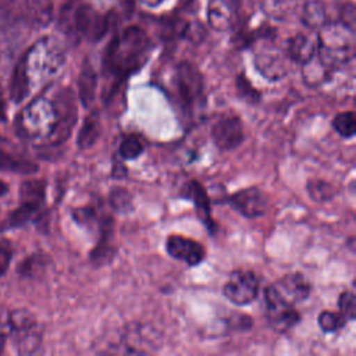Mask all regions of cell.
I'll list each match as a JSON object with an SVG mask.
<instances>
[{"label": "cell", "mask_w": 356, "mask_h": 356, "mask_svg": "<svg viewBox=\"0 0 356 356\" xmlns=\"http://www.w3.org/2000/svg\"><path fill=\"white\" fill-rule=\"evenodd\" d=\"M150 47V40L143 29L128 26L108 43L104 67L113 76L120 81L125 79L146 63Z\"/></svg>", "instance_id": "6da1fadb"}, {"label": "cell", "mask_w": 356, "mask_h": 356, "mask_svg": "<svg viewBox=\"0 0 356 356\" xmlns=\"http://www.w3.org/2000/svg\"><path fill=\"white\" fill-rule=\"evenodd\" d=\"M317 56L331 70L346 65L355 56L353 29L341 22H327L317 36Z\"/></svg>", "instance_id": "7a4b0ae2"}, {"label": "cell", "mask_w": 356, "mask_h": 356, "mask_svg": "<svg viewBox=\"0 0 356 356\" xmlns=\"http://www.w3.org/2000/svg\"><path fill=\"white\" fill-rule=\"evenodd\" d=\"M174 88L179 104L186 111H193L204 104V86L200 71L191 63L182 61L177 65Z\"/></svg>", "instance_id": "3957f363"}, {"label": "cell", "mask_w": 356, "mask_h": 356, "mask_svg": "<svg viewBox=\"0 0 356 356\" xmlns=\"http://www.w3.org/2000/svg\"><path fill=\"white\" fill-rule=\"evenodd\" d=\"M161 345V335L149 324L131 323L124 327L117 343L115 353H129V355H143L154 352Z\"/></svg>", "instance_id": "277c9868"}, {"label": "cell", "mask_w": 356, "mask_h": 356, "mask_svg": "<svg viewBox=\"0 0 356 356\" xmlns=\"http://www.w3.org/2000/svg\"><path fill=\"white\" fill-rule=\"evenodd\" d=\"M264 314L268 325L280 334L289 331L300 320L295 306L284 299L274 285H268L264 289Z\"/></svg>", "instance_id": "5b68a950"}, {"label": "cell", "mask_w": 356, "mask_h": 356, "mask_svg": "<svg viewBox=\"0 0 356 356\" xmlns=\"http://www.w3.org/2000/svg\"><path fill=\"white\" fill-rule=\"evenodd\" d=\"M259 278L250 270H235L222 285L224 296L236 306L252 303L259 295Z\"/></svg>", "instance_id": "8992f818"}, {"label": "cell", "mask_w": 356, "mask_h": 356, "mask_svg": "<svg viewBox=\"0 0 356 356\" xmlns=\"http://www.w3.org/2000/svg\"><path fill=\"white\" fill-rule=\"evenodd\" d=\"M210 136L217 149L222 152L234 150L245 139L243 124L236 115H222L213 122Z\"/></svg>", "instance_id": "52a82bcc"}, {"label": "cell", "mask_w": 356, "mask_h": 356, "mask_svg": "<svg viewBox=\"0 0 356 356\" xmlns=\"http://www.w3.org/2000/svg\"><path fill=\"white\" fill-rule=\"evenodd\" d=\"M71 19L74 31L90 40L102 39L108 31V18L95 11L89 4L78 6Z\"/></svg>", "instance_id": "ba28073f"}, {"label": "cell", "mask_w": 356, "mask_h": 356, "mask_svg": "<svg viewBox=\"0 0 356 356\" xmlns=\"http://www.w3.org/2000/svg\"><path fill=\"white\" fill-rule=\"evenodd\" d=\"M235 211L246 218H257L266 214L268 200L264 192L256 186L243 188L225 200Z\"/></svg>", "instance_id": "9c48e42d"}, {"label": "cell", "mask_w": 356, "mask_h": 356, "mask_svg": "<svg viewBox=\"0 0 356 356\" xmlns=\"http://www.w3.org/2000/svg\"><path fill=\"white\" fill-rule=\"evenodd\" d=\"M165 250L172 259L184 261L191 267L200 264L206 256V249L200 242L178 234L167 238Z\"/></svg>", "instance_id": "30bf717a"}, {"label": "cell", "mask_w": 356, "mask_h": 356, "mask_svg": "<svg viewBox=\"0 0 356 356\" xmlns=\"http://www.w3.org/2000/svg\"><path fill=\"white\" fill-rule=\"evenodd\" d=\"M288 60L286 53L267 46L254 54V67L266 79L278 81L288 74Z\"/></svg>", "instance_id": "8fae6325"}, {"label": "cell", "mask_w": 356, "mask_h": 356, "mask_svg": "<svg viewBox=\"0 0 356 356\" xmlns=\"http://www.w3.org/2000/svg\"><path fill=\"white\" fill-rule=\"evenodd\" d=\"M53 103L57 113V122L53 132L50 134V139L53 143H61L68 138L70 131L75 122L74 96L68 89H64Z\"/></svg>", "instance_id": "7c38bea8"}, {"label": "cell", "mask_w": 356, "mask_h": 356, "mask_svg": "<svg viewBox=\"0 0 356 356\" xmlns=\"http://www.w3.org/2000/svg\"><path fill=\"white\" fill-rule=\"evenodd\" d=\"M273 285L292 305L306 300L312 293V284L302 273L285 274Z\"/></svg>", "instance_id": "4fadbf2b"}, {"label": "cell", "mask_w": 356, "mask_h": 356, "mask_svg": "<svg viewBox=\"0 0 356 356\" xmlns=\"http://www.w3.org/2000/svg\"><path fill=\"white\" fill-rule=\"evenodd\" d=\"M182 197L192 200L200 221L210 231H214L216 224L211 217V204H210L211 200H210L206 189L197 181H189L182 188Z\"/></svg>", "instance_id": "5bb4252c"}, {"label": "cell", "mask_w": 356, "mask_h": 356, "mask_svg": "<svg viewBox=\"0 0 356 356\" xmlns=\"http://www.w3.org/2000/svg\"><path fill=\"white\" fill-rule=\"evenodd\" d=\"M286 56L291 61L298 64L307 63L317 53V42L305 33H296L288 40Z\"/></svg>", "instance_id": "9a60e30c"}, {"label": "cell", "mask_w": 356, "mask_h": 356, "mask_svg": "<svg viewBox=\"0 0 356 356\" xmlns=\"http://www.w3.org/2000/svg\"><path fill=\"white\" fill-rule=\"evenodd\" d=\"M235 17L234 0H211L209 6V22L217 31L228 29Z\"/></svg>", "instance_id": "2e32d148"}, {"label": "cell", "mask_w": 356, "mask_h": 356, "mask_svg": "<svg viewBox=\"0 0 356 356\" xmlns=\"http://www.w3.org/2000/svg\"><path fill=\"white\" fill-rule=\"evenodd\" d=\"M25 18L35 26H47L54 14L53 0H25L24 4Z\"/></svg>", "instance_id": "e0dca14e"}, {"label": "cell", "mask_w": 356, "mask_h": 356, "mask_svg": "<svg viewBox=\"0 0 356 356\" xmlns=\"http://www.w3.org/2000/svg\"><path fill=\"white\" fill-rule=\"evenodd\" d=\"M97 86V75L92 64L85 60L78 76V96L83 107H89L95 99Z\"/></svg>", "instance_id": "ac0fdd59"}, {"label": "cell", "mask_w": 356, "mask_h": 356, "mask_svg": "<svg viewBox=\"0 0 356 356\" xmlns=\"http://www.w3.org/2000/svg\"><path fill=\"white\" fill-rule=\"evenodd\" d=\"M26 19L24 7L17 0L0 1V33H10Z\"/></svg>", "instance_id": "d6986e66"}, {"label": "cell", "mask_w": 356, "mask_h": 356, "mask_svg": "<svg viewBox=\"0 0 356 356\" xmlns=\"http://www.w3.org/2000/svg\"><path fill=\"white\" fill-rule=\"evenodd\" d=\"M0 170L18 174H33L38 171V167L35 163L15 154L8 147L0 146Z\"/></svg>", "instance_id": "ffe728a7"}, {"label": "cell", "mask_w": 356, "mask_h": 356, "mask_svg": "<svg viewBox=\"0 0 356 356\" xmlns=\"http://www.w3.org/2000/svg\"><path fill=\"white\" fill-rule=\"evenodd\" d=\"M99 136H100V118H99V113L93 111L88 114L85 121L82 122V127L78 132L76 145L82 150L89 149L96 143Z\"/></svg>", "instance_id": "44dd1931"}, {"label": "cell", "mask_w": 356, "mask_h": 356, "mask_svg": "<svg viewBox=\"0 0 356 356\" xmlns=\"http://www.w3.org/2000/svg\"><path fill=\"white\" fill-rule=\"evenodd\" d=\"M334 70H331L330 67H327L316 54L314 57H312L307 63L302 64V75H303V81L306 82V85L309 86H318L321 85L324 81H327L331 75Z\"/></svg>", "instance_id": "7402d4cb"}, {"label": "cell", "mask_w": 356, "mask_h": 356, "mask_svg": "<svg viewBox=\"0 0 356 356\" xmlns=\"http://www.w3.org/2000/svg\"><path fill=\"white\" fill-rule=\"evenodd\" d=\"M44 192H46L44 181H40V179L25 181L19 189L21 203L32 204V206L40 209L43 204V200H44Z\"/></svg>", "instance_id": "603a6c76"}, {"label": "cell", "mask_w": 356, "mask_h": 356, "mask_svg": "<svg viewBox=\"0 0 356 356\" xmlns=\"http://www.w3.org/2000/svg\"><path fill=\"white\" fill-rule=\"evenodd\" d=\"M302 21L309 28H321L328 22L327 11L321 1L310 0L303 6Z\"/></svg>", "instance_id": "cb8c5ba5"}, {"label": "cell", "mask_w": 356, "mask_h": 356, "mask_svg": "<svg viewBox=\"0 0 356 356\" xmlns=\"http://www.w3.org/2000/svg\"><path fill=\"white\" fill-rule=\"evenodd\" d=\"M29 92V76L28 71L25 68L24 58L19 60V63L15 67L13 81H11V97L14 102H21Z\"/></svg>", "instance_id": "d4e9b609"}, {"label": "cell", "mask_w": 356, "mask_h": 356, "mask_svg": "<svg viewBox=\"0 0 356 356\" xmlns=\"http://www.w3.org/2000/svg\"><path fill=\"white\" fill-rule=\"evenodd\" d=\"M332 128L335 132L345 138L350 139L356 134V115L353 111H342L338 113L332 120Z\"/></svg>", "instance_id": "484cf974"}, {"label": "cell", "mask_w": 356, "mask_h": 356, "mask_svg": "<svg viewBox=\"0 0 356 356\" xmlns=\"http://www.w3.org/2000/svg\"><path fill=\"white\" fill-rule=\"evenodd\" d=\"M145 150V143L140 139V136L132 134L127 135L118 147V154L122 160H135L138 159Z\"/></svg>", "instance_id": "4316f807"}, {"label": "cell", "mask_w": 356, "mask_h": 356, "mask_svg": "<svg viewBox=\"0 0 356 356\" xmlns=\"http://www.w3.org/2000/svg\"><path fill=\"white\" fill-rule=\"evenodd\" d=\"M309 196L314 202H328L334 196V186L323 179H310L306 185Z\"/></svg>", "instance_id": "83f0119b"}, {"label": "cell", "mask_w": 356, "mask_h": 356, "mask_svg": "<svg viewBox=\"0 0 356 356\" xmlns=\"http://www.w3.org/2000/svg\"><path fill=\"white\" fill-rule=\"evenodd\" d=\"M39 209L32 206V204H26V203H21L15 210L11 211V214L8 216V218L4 221V227L6 228H15L19 227L22 224H25L26 221H29L35 213H38Z\"/></svg>", "instance_id": "f1b7e54d"}, {"label": "cell", "mask_w": 356, "mask_h": 356, "mask_svg": "<svg viewBox=\"0 0 356 356\" xmlns=\"http://www.w3.org/2000/svg\"><path fill=\"white\" fill-rule=\"evenodd\" d=\"M346 321L348 320L341 313L331 312V310H324L317 317L318 327L324 332H335L341 330L346 324Z\"/></svg>", "instance_id": "f546056e"}, {"label": "cell", "mask_w": 356, "mask_h": 356, "mask_svg": "<svg viewBox=\"0 0 356 356\" xmlns=\"http://www.w3.org/2000/svg\"><path fill=\"white\" fill-rule=\"evenodd\" d=\"M110 206L118 213H127L132 209V196L125 188H113L110 192Z\"/></svg>", "instance_id": "4dcf8cb0"}, {"label": "cell", "mask_w": 356, "mask_h": 356, "mask_svg": "<svg viewBox=\"0 0 356 356\" xmlns=\"http://www.w3.org/2000/svg\"><path fill=\"white\" fill-rule=\"evenodd\" d=\"M72 217H74V220H75L79 225H83V227H86V228H95L96 225H99V222H102V220L99 221L96 209H93V207H90V206L74 209Z\"/></svg>", "instance_id": "1f68e13d"}, {"label": "cell", "mask_w": 356, "mask_h": 356, "mask_svg": "<svg viewBox=\"0 0 356 356\" xmlns=\"http://www.w3.org/2000/svg\"><path fill=\"white\" fill-rule=\"evenodd\" d=\"M339 313L346 320H355L356 317V298L352 291H343L338 298Z\"/></svg>", "instance_id": "d6a6232c"}, {"label": "cell", "mask_w": 356, "mask_h": 356, "mask_svg": "<svg viewBox=\"0 0 356 356\" xmlns=\"http://www.w3.org/2000/svg\"><path fill=\"white\" fill-rule=\"evenodd\" d=\"M236 88H238V92L241 93V96L246 100H250V102H257L259 100V93L257 90L250 85V82L246 79V76L243 75H239L238 79H236Z\"/></svg>", "instance_id": "836d02e7"}, {"label": "cell", "mask_w": 356, "mask_h": 356, "mask_svg": "<svg viewBox=\"0 0 356 356\" xmlns=\"http://www.w3.org/2000/svg\"><path fill=\"white\" fill-rule=\"evenodd\" d=\"M341 24H343L345 26L353 29L355 28V6L352 3L346 4L342 11H341Z\"/></svg>", "instance_id": "e575fe53"}, {"label": "cell", "mask_w": 356, "mask_h": 356, "mask_svg": "<svg viewBox=\"0 0 356 356\" xmlns=\"http://www.w3.org/2000/svg\"><path fill=\"white\" fill-rule=\"evenodd\" d=\"M11 261V250L7 245H0V277L6 274Z\"/></svg>", "instance_id": "d590c367"}, {"label": "cell", "mask_w": 356, "mask_h": 356, "mask_svg": "<svg viewBox=\"0 0 356 356\" xmlns=\"http://www.w3.org/2000/svg\"><path fill=\"white\" fill-rule=\"evenodd\" d=\"M121 8L127 17H129L135 8V0H120Z\"/></svg>", "instance_id": "8d00e7d4"}, {"label": "cell", "mask_w": 356, "mask_h": 356, "mask_svg": "<svg viewBox=\"0 0 356 356\" xmlns=\"http://www.w3.org/2000/svg\"><path fill=\"white\" fill-rule=\"evenodd\" d=\"M4 120H6V103L0 93V121H4Z\"/></svg>", "instance_id": "74e56055"}, {"label": "cell", "mask_w": 356, "mask_h": 356, "mask_svg": "<svg viewBox=\"0 0 356 356\" xmlns=\"http://www.w3.org/2000/svg\"><path fill=\"white\" fill-rule=\"evenodd\" d=\"M6 192H7V185L3 181H0V196H3Z\"/></svg>", "instance_id": "f35d334b"}, {"label": "cell", "mask_w": 356, "mask_h": 356, "mask_svg": "<svg viewBox=\"0 0 356 356\" xmlns=\"http://www.w3.org/2000/svg\"><path fill=\"white\" fill-rule=\"evenodd\" d=\"M4 343H6V337L3 334H0V353H1L3 348H4Z\"/></svg>", "instance_id": "ab89813d"}, {"label": "cell", "mask_w": 356, "mask_h": 356, "mask_svg": "<svg viewBox=\"0 0 356 356\" xmlns=\"http://www.w3.org/2000/svg\"><path fill=\"white\" fill-rule=\"evenodd\" d=\"M142 1H146L147 4H159V3L163 1V0H142Z\"/></svg>", "instance_id": "60d3db41"}, {"label": "cell", "mask_w": 356, "mask_h": 356, "mask_svg": "<svg viewBox=\"0 0 356 356\" xmlns=\"http://www.w3.org/2000/svg\"><path fill=\"white\" fill-rule=\"evenodd\" d=\"M182 1H184V3H191L192 0H182Z\"/></svg>", "instance_id": "b9f144b4"}, {"label": "cell", "mask_w": 356, "mask_h": 356, "mask_svg": "<svg viewBox=\"0 0 356 356\" xmlns=\"http://www.w3.org/2000/svg\"><path fill=\"white\" fill-rule=\"evenodd\" d=\"M72 1H74V0H72Z\"/></svg>", "instance_id": "7bdbcfd3"}]
</instances>
